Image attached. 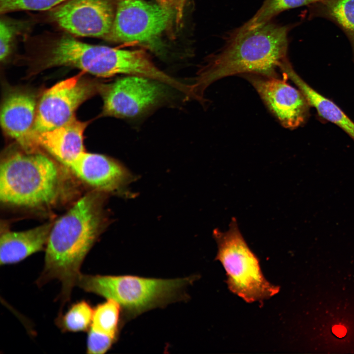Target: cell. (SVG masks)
Instances as JSON below:
<instances>
[{
	"label": "cell",
	"instance_id": "1",
	"mask_svg": "<svg viewBox=\"0 0 354 354\" xmlns=\"http://www.w3.org/2000/svg\"><path fill=\"white\" fill-rule=\"evenodd\" d=\"M103 192L94 190L79 200L52 225L46 246L39 287L55 279L61 284L63 306L71 297L80 268L105 225Z\"/></svg>",
	"mask_w": 354,
	"mask_h": 354
},
{
	"label": "cell",
	"instance_id": "2",
	"mask_svg": "<svg viewBox=\"0 0 354 354\" xmlns=\"http://www.w3.org/2000/svg\"><path fill=\"white\" fill-rule=\"evenodd\" d=\"M290 27L271 21L255 28L240 27L225 46L208 59L190 88L194 98L204 102L205 89L219 79L235 75L279 77L277 71L287 60Z\"/></svg>",
	"mask_w": 354,
	"mask_h": 354
},
{
	"label": "cell",
	"instance_id": "3",
	"mask_svg": "<svg viewBox=\"0 0 354 354\" xmlns=\"http://www.w3.org/2000/svg\"><path fill=\"white\" fill-rule=\"evenodd\" d=\"M59 169L46 155L24 151L4 155L0 165V201L27 208L50 206L60 187Z\"/></svg>",
	"mask_w": 354,
	"mask_h": 354
},
{
	"label": "cell",
	"instance_id": "4",
	"mask_svg": "<svg viewBox=\"0 0 354 354\" xmlns=\"http://www.w3.org/2000/svg\"><path fill=\"white\" fill-rule=\"evenodd\" d=\"M196 278L192 276L165 279L81 273L76 286L87 292L115 300L129 319L151 309L185 299L186 289Z\"/></svg>",
	"mask_w": 354,
	"mask_h": 354
},
{
	"label": "cell",
	"instance_id": "5",
	"mask_svg": "<svg viewBox=\"0 0 354 354\" xmlns=\"http://www.w3.org/2000/svg\"><path fill=\"white\" fill-rule=\"evenodd\" d=\"M217 245L215 260L223 265L229 289L248 303L263 301L277 294L279 286L269 283L262 273L257 256L251 250L233 217L229 229L213 231Z\"/></svg>",
	"mask_w": 354,
	"mask_h": 354
},
{
	"label": "cell",
	"instance_id": "6",
	"mask_svg": "<svg viewBox=\"0 0 354 354\" xmlns=\"http://www.w3.org/2000/svg\"><path fill=\"white\" fill-rule=\"evenodd\" d=\"M166 85L137 75H127L110 84H101L102 115L121 118L141 116L166 98Z\"/></svg>",
	"mask_w": 354,
	"mask_h": 354
},
{
	"label": "cell",
	"instance_id": "7",
	"mask_svg": "<svg viewBox=\"0 0 354 354\" xmlns=\"http://www.w3.org/2000/svg\"><path fill=\"white\" fill-rule=\"evenodd\" d=\"M171 9L145 0H116L114 21L106 39L121 43H147L166 30Z\"/></svg>",
	"mask_w": 354,
	"mask_h": 354
},
{
	"label": "cell",
	"instance_id": "8",
	"mask_svg": "<svg viewBox=\"0 0 354 354\" xmlns=\"http://www.w3.org/2000/svg\"><path fill=\"white\" fill-rule=\"evenodd\" d=\"M116 0H66L46 11L47 20L74 36L106 39L114 23Z\"/></svg>",
	"mask_w": 354,
	"mask_h": 354
},
{
	"label": "cell",
	"instance_id": "9",
	"mask_svg": "<svg viewBox=\"0 0 354 354\" xmlns=\"http://www.w3.org/2000/svg\"><path fill=\"white\" fill-rule=\"evenodd\" d=\"M82 73L62 80L43 94L37 105L32 134L52 130L67 122L79 106L100 89Z\"/></svg>",
	"mask_w": 354,
	"mask_h": 354
},
{
	"label": "cell",
	"instance_id": "10",
	"mask_svg": "<svg viewBox=\"0 0 354 354\" xmlns=\"http://www.w3.org/2000/svg\"><path fill=\"white\" fill-rule=\"evenodd\" d=\"M270 77L260 75H243L281 124L289 129L301 125L308 118L310 105L302 92L290 85L287 74Z\"/></svg>",
	"mask_w": 354,
	"mask_h": 354
},
{
	"label": "cell",
	"instance_id": "11",
	"mask_svg": "<svg viewBox=\"0 0 354 354\" xmlns=\"http://www.w3.org/2000/svg\"><path fill=\"white\" fill-rule=\"evenodd\" d=\"M95 190L123 194L133 176L121 164L104 155L84 151L67 166Z\"/></svg>",
	"mask_w": 354,
	"mask_h": 354
},
{
	"label": "cell",
	"instance_id": "12",
	"mask_svg": "<svg viewBox=\"0 0 354 354\" xmlns=\"http://www.w3.org/2000/svg\"><path fill=\"white\" fill-rule=\"evenodd\" d=\"M37 105L32 94L18 90L8 94L1 107L0 119L3 131L27 152H36L37 147L32 134Z\"/></svg>",
	"mask_w": 354,
	"mask_h": 354
},
{
	"label": "cell",
	"instance_id": "13",
	"mask_svg": "<svg viewBox=\"0 0 354 354\" xmlns=\"http://www.w3.org/2000/svg\"><path fill=\"white\" fill-rule=\"evenodd\" d=\"M87 125L88 122L80 121L74 116L59 127L33 133V140L37 147L44 148L67 166L85 151L83 134Z\"/></svg>",
	"mask_w": 354,
	"mask_h": 354
},
{
	"label": "cell",
	"instance_id": "14",
	"mask_svg": "<svg viewBox=\"0 0 354 354\" xmlns=\"http://www.w3.org/2000/svg\"><path fill=\"white\" fill-rule=\"evenodd\" d=\"M52 223H46L28 230L7 231L0 238V265L17 264L45 249Z\"/></svg>",
	"mask_w": 354,
	"mask_h": 354
},
{
	"label": "cell",
	"instance_id": "15",
	"mask_svg": "<svg viewBox=\"0 0 354 354\" xmlns=\"http://www.w3.org/2000/svg\"><path fill=\"white\" fill-rule=\"evenodd\" d=\"M297 87L310 106L314 107L324 119L335 124L354 141V122L331 100L321 94L305 82L295 71L289 60L280 68Z\"/></svg>",
	"mask_w": 354,
	"mask_h": 354
},
{
	"label": "cell",
	"instance_id": "16",
	"mask_svg": "<svg viewBox=\"0 0 354 354\" xmlns=\"http://www.w3.org/2000/svg\"><path fill=\"white\" fill-rule=\"evenodd\" d=\"M318 4L322 15L337 24L346 33L354 52V0H326Z\"/></svg>",
	"mask_w": 354,
	"mask_h": 354
},
{
	"label": "cell",
	"instance_id": "17",
	"mask_svg": "<svg viewBox=\"0 0 354 354\" xmlns=\"http://www.w3.org/2000/svg\"><path fill=\"white\" fill-rule=\"evenodd\" d=\"M93 313L90 304L81 300L72 304L64 314H59L56 319V324L63 332L88 331Z\"/></svg>",
	"mask_w": 354,
	"mask_h": 354
},
{
	"label": "cell",
	"instance_id": "18",
	"mask_svg": "<svg viewBox=\"0 0 354 354\" xmlns=\"http://www.w3.org/2000/svg\"><path fill=\"white\" fill-rule=\"evenodd\" d=\"M121 310L117 301L107 299L93 309L90 328L117 338Z\"/></svg>",
	"mask_w": 354,
	"mask_h": 354
},
{
	"label": "cell",
	"instance_id": "19",
	"mask_svg": "<svg viewBox=\"0 0 354 354\" xmlns=\"http://www.w3.org/2000/svg\"><path fill=\"white\" fill-rule=\"evenodd\" d=\"M326 0H264L256 13L241 27L245 30L257 27L267 23L286 10L311 4H318Z\"/></svg>",
	"mask_w": 354,
	"mask_h": 354
},
{
	"label": "cell",
	"instance_id": "20",
	"mask_svg": "<svg viewBox=\"0 0 354 354\" xmlns=\"http://www.w3.org/2000/svg\"><path fill=\"white\" fill-rule=\"evenodd\" d=\"M25 24L5 17L0 20V60L5 61L10 55L17 37L20 35Z\"/></svg>",
	"mask_w": 354,
	"mask_h": 354
},
{
	"label": "cell",
	"instance_id": "21",
	"mask_svg": "<svg viewBox=\"0 0 354 354\" xmlns=\"http://www.w3.org/2000/svg\"><path fill=\"white\" fill-rule=\"evenodd\" d=\"M66 0H0L1 15L19 11H46Z\"/></svg>",
	"mask_w": 354,
	"mask_h": 354
},
{
	"label": "cell",
	"instance_id": "22",
	"mask_svg": "<svg viewBox=\"0 0 354 354\" xmlns=\"http://www.w3.org/2000/svg\"><path fill=\"white\" fill-rule=\"evenodd\" d=\"M87 340V353L102 354L108 351L117 338L98 332L89 328Z\"/></svg>",
	"mask_w": 354,
	"mask_h": 354
},
{
	"label": "cell",
	"instance_id": "23",
	"mask_svg": "<svg viewBox=\"0 0 354 354\" xmlns=\"http://www.w3.org/2000/svg\"><path fill=\"white\" fill-rule=\"evenodd\" d=\"M187 0H174V9L175 11L176 22L179 24L182 20Z\"/></svg>",
	"mask_w": 354,
	"mask_h": 354
},
{
	"label": "cell",
	"instance_id": "24",
	"mask_svg": "<svg viewBox=\"0 0 354 354\" xmlns=\"http://www.w3.org/2000/svg\"><path fill=\"white\" fill-rule=\"evenodd\" d=\"M333 333L338 337H344L346 333V328L341 325H335L332 329Z\"/></svg>",
	"mask_w": 354,
	"mask_h": 354
},
{
	"label": "cell",
	"instance_id": "25",
	"mask_svg": "<svg viewBox=\"0 0 354 354\" xmlns=\"http://www.w3.org/2000/svg\"><path fill=\"white\" fill-rule=\"evenodd\" d=\"M156 2L162 6L172 9H174V0H155Z\"/></svg>",
	"mask_w": 354,
	"mask_h": 354
}]
</instances>
